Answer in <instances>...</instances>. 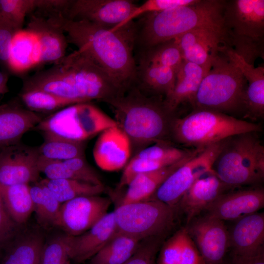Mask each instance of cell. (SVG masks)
<instances>
[{"label": "cell", "instance_id": "cell-1", "mask_svg": "<svg viewBox=\"0 0 264 264\" xmlns=\"http://www.w3.org/2000/svg\"><path fill=\"white\" fill-rule=\"evenodd\" d=\"M53 17L65 32L68 43L75 45L124 91L132 87L137 75L133 22L113 31L86 21L69 20L63 14Z\"/></svg>", "mask_w": 264, "mask_h": 264}, {"label": "cell", "instance_id": "cell-2", "mask_svg": "<svg viewBox=\"0 0 264 264\" xmlns=\"http://www.w3.org/2000/svg\"><path fill=\"white\" fill-rule=\"evenodd\" d=\"M41 89L73 104L100 100L104 102L124 91L102 69L78 50L59 63L23 79L22 89Z\"/></svg>", "mask_w": 264, "mask_h": 264}, {"label": "cell", "instance_id": "cell-3", "mask_svg": "<svg viewBox=\"0 0 264 264\" xmlns=\"http://www.w3.org/2000/svg\"><path fill=\"white\" fill-rule=\"evenodd\" d=\"M225 1L198 0L192 4L145 15L140 27L135 25V43L147 49L196 29L224 30Z\"/></svg>", "mask_w": 264, "mask_h": 264}, {"label": "cell", "instance_id": "cell-4", "mask_svg": "<svg viewBox=\"0 0 264 264\" xmlns=\"http://www.w3.org/2000/svg\"><path fill=\"white\" fill-rule=\"evenodd\" d=\"M112 108L114 120L129 137L138 145L168 143L172 118L163 100L148 97L131 87L123 94L105 102Z\"/></svg>", "mask_w": 264, "mask_h": 264}, {"label": "cell", "instance_id": "cell-5", "mask_svg": "<svg viewBox=\"0 0 264 264\" xmlns=\"http://www.w3.org/2000/svg\"><path fill=\"white\" fill-rule=\"evenodd\" d=\"M247 87V81L240 68L221 50L203 77L192 105L195 109L236 118L242 115L243 119Z\"/></svg>", "mask_w": 264, "mask_h": 264}, {"label": "cell", "instance_id": "cell-6", "mask_svg": "<svg viewBox=\"0 0 264 264\" xmlns=\"http://www.w3.org/2000/svg\"><path fill=\"white\" fill-rule=\"evenodd\" d=\"M256 132L231 136L222 142L212 170L229 189L258 186L264 178V147Z\"/></svg>", "mask_w": 264, "mask_h": 264}, {"label": "cell", "instance_id": "cell-7", "mask_svg": "<svg viewBox=\"0 0 264 264\" xmlns=\"http://www.w3.org/2000/svg\"><path fill=\"white\" fill-rule=\"evenodd\" d=\"M262 130L258 123L216 111L195 109L185 117L172 119L170 136L184 146L199 149L234 135Z\"/></svg>", "mask_w": 264, "mask_h": 264}, {"label": "cell", "instance_id": "cell-8", "mask_svg": "<svg viewBox=\"0 0 264 264\" xmlns=\"http://www.w3.org/2000/svg\"><path fill=\"white\" fill-rule=\"evenodd\" d=\"M114 120L90 102L66 107L43 118L34 129L44 137L84 142L109 128Z\"/></svg>", "mask_w": 264, "mask_h": 264}, {"label": "cell", "instance_id": "cell-9", "mask_svg": "<svg viewBox=\"0 0 264 264\" xmlns=\"http://www.w3.org/2000/svg\"><path fill=\"white\" fill-rule=\"evenodd\" d=\"M223 28L229 45L246 60L263 54L264 0L226 1L223 12Z\"/></svg>", "mask_w": 264, "mask_h": 264}, {"label": "cell", "instance_id": "cell-10", "mask_svg": "<svg viewBox=\"0 0 264 264\" xmlns=\"http://www.w3.org/2000/svg\"><path fill=\"white\" fill-rule=\"evenodd\" d=\"M177 212L176 208L155 199L120 204L113 211L117 232L141 240L166 236Z\"/></svg>", "mask_w": 264, "mask_h": 264}, {"label": "cell", "instance_id": "cell-11", "mask_svg": "<svg viewBox=\"0 0 264 264\" xmlns=\"http://www.w3.org/2000/svg\"><path fill=\"white\" fill-rule=\"evenodd\" d=\"M222 142L196 149L192 156L163 181L150 199L157 200L176 208L194 182L212 170L220 151Z\"/></svg>", "mask_w": 264, "mask_h": 264}, {"label": "cell", "instance_id": "cell-12", "mask_svg": "<svg viewBox=\"0 0 264 264\" xmlns=\"http://www.w3.org/2000/svg\"><path fill=\"white\" fill-rule=\"evenodd\" d=\"M185 227L205 264H225L229 239L224 221L204 215Z\"/></svg>", "mask_w": 264, "mask_h": 264}, {"label": "cell", "instance_id": "cell-13", "mask_svg": "<svg viewBox=\"0 0 264 264\" xmlns=\"http://www.w3.org/2000/svg\"><path fill=\"white\" fill-rule=\"evenodd\" d=\"M110 198L100 195L79 197L61 204L57 226L66 234L80 235L97 222L108 213Z\"/></svg>", "mask_w": 264, "mask_h": 264}, {"label": "cell", "instance_id": "cell-14", "mask_svg": "<svg viewBox=\"0 0 264 264\" xmlns=\"http://www.w3.org/2000/svg\"><path fill=\"white\" fill-rule=\"evenodd\" d=\"M137 6L130 0H71L66 17L111 29L122 23Z\"/></svg>", "mask_w": 264, "mask_h": 264}, {"label": "cell", "instance_id": "cell-15", "mask_svg": "<svg viewBox=\"0 0 264 264\" xmlns=\"http://www.w3.org/2000/svg\"><path fill=\"white\" fill-rule=\"evenodd\" d=\"M37 147L21 143L0 149V185L37 182L40 175Z\"/></svg>", "mask_w": 264, "mask_h": 264}, {"label": "cell", "instance_id": "cell-16", "mask_svg": "<svg viewBox=\"0 0 264 264\" xmlns=\"http://www.w3.org/2000/svg\"><path fill=\"white\" fill-rule=\"evenodd\" d=\"M175 40L181 49L184 61L196 64L207 71L222 47L229 46L225 31L220 29H196Z\"/></svg>", "mask_w": 264, "mask_h": 264}, {"label": "cell", "instance_id": "cell-17", "mask_svg": "<svg viewBox=\"0 0 264 264\" xmlns=\"http://www.w3.org/2000/svg\"><path fill=\"white\" fill-rule=\"evenodd\" d=\"M29 16L25 30L36 38L39 51L38 65L59 63L66 56L68 44L65 32L51 16L35 12Z\"/></svg>", "mask_w": 264, "mask_h": 264}, {"label": "cell", "instance_id": "cell-18", "mask_svg": "<svg viewBox=\"0 0 264 264\" xmlns=\"http://www.w3.org/2000/svg\"><path fill=\"white\" fill-rule=\"evenodd\" d=\"M264 206V190L258 186L225 192L204 211L222 221H235L258 212Z\"/></svg>", "mask_w": 264, "mask_h": 264}, {"label": "cell", "instance_id": "cell-19", "mask_svg": "<svg viewBox=\"0 0 264 264\" xmlns=\"http://www.w3.org/2000/svg\"><path fill=\"white\" fill-rule=\"evenodd\" d=\"M228 189L211 170L198 177L185 193L176 207L177 211L184 215L187 225Z\"/></svg>", "mask_w": 264, "mask_h": 264}, {"label": "cell", "instance_id": "cell-20", "mask_svg": "<svg viewBox=\"0 0 264 264\" xmlns=\"http://www.w3.org/2000/svg\"><path fill=\"white\" fill-rule=\"evenodd\" d=\"M228 231L230 258H248L264 251L263 213L257 212L235 220Z\"/></svg>", "mask_w": 264, "mask_h": 264}, {"label": "cell", "instance_id": "cell-21", "mask_svg": "<svg viewBox=\"0 0 264 264\" xmlns=\"http://www.w3.org/2000/svg\"><path fill=\"white\" fill-rule=\"evenodd\" d=\"M92 153L96 164L101 169L117 171L124 168L129 162L131 143L126 133L115 126L99 134Z\"/></svg>", "mask_w": 264, "mask_h": 264}, {"label": "cell", "instance_id": "cell-22", "mask_svg": "<svg viewBox=\"0 0 264 264\" xmlns=\"http://www.w3.org/2000/svg\"><path fill=\"white\" fill-rule=\"evenodd\" d=\"M117 232L113 212H108L90 229L69 236V258L77 263L90 259Z\"/></svg>", "mask_w": 264, "mask_h": 264}, {"label": "cell", "instance_id": "cell-23", "mask_svg": "<svg viewBox=\"0 0 264 264\" xmlns=\"http://www.w3.org/2000/svg\"><path fill=\"white\" fill-rule=\"evenodd\" d=\"M43 118L15 101L0 105V149L19 143Z\"/></svg>", "mask_w": 264, "mask_h": 264}, {"label": "cell", "instance_id": "cell-24", "mask_svg": "<svg viewBox=\"0 0 264 264\" xmlns=\"http://www.w3.org/2000/svg\"><path fill=\"white\" fill-rule=\"evenodd\" d=\"M221 51L240 68L247 81L246 109L243 119L256 120L263 118L264 67H255L228 45L223 46Z\"/></svg>", "mask_w": 264, "mask_h": 264}, {"label": "cell", "instance_id": "cell-25", "mask_svg": "<svg viewBox=\"0 0 264 264\" xmlns=\"http://www.w3.org/2000/svg\"><path fill=\"white\" fill-rule=\"evenodd\" d=\"M207 72L196 64L183 61L176 72L173 90L163 100L164 107L170 113L184 102H188L192 105L200 83Z\"/></svg>", "mask_w": 264, "mask_h": 264}, {"label": "cell", "instance_id": "cell-26", "mask_svg": "<svg viewBox=\"0 0 264 264\" xmlns=\"http://www.w3.org/2000/svg\"><path fill=\"white\" fill-rule=\"evenodd\" d=\"M38 169L48 179H73L95 185H104L100 175L87 162L85 157L63 161L39 160Z\"/></svg>", "mask_w": 264, "mask_h": 264}, {"label": "cell", "instance_id": "cell-27", "mask_svg": "<svg viewBox=\"0 0 264 264\" xmlns=\"http://www.w3.org/2000/svg\"><path fill=\"white\" fill-rule=\"evenodd\" d=\"M156 264H205L186 227L163 243Z\"/></svg>", "mask_w": 264, "mask_h": 264}, {"label": "cell", "instance_id": "cell-28", "mask_svg": "<svg viewBox=\"0 0 264 264\" xmlns=\"http://www.w3.org/2000/svg\"><path fill=\"white\" fill-rule=\"evenodd\" d=\"M195 151L190 155L172 165L135 176L128 184V189L120 204L150 199L163 181L177 168L183 164Z\"/></svg>", "mask_w": 264, "mask_h": 264}, {"label": "cell", "instance_id": "cell-29", "mask_svg": "<svg viewBox=\"0 0 264 264\" xmlns=\"http://www.w3.org/2000/svg\"><path fill=\"white\" fill-rule=\"evenodd\" d=\"M142 240L117 232L90 261V264H124L136 252Z\"/></svg>", "mask_w": 264, "mask_h": 264}, {"label": "cell", "instance_id": "cell-30", "mask_svg": "<svg viewBox=\"0 0 264 264\" xmlns=\"http://www.w3.org/2000/svg\"><path fill=\"white\" fill-rule=\"evenodd\" d=\"M0 197L17 224L24 223L34 211L29 184L0 185Z\"/></svg>", "mask_w": 264, "mask_h": 264}, {"label": "cell", "instance_id": "cell-31", "mask_svg": "<svg viewBox=\"0 0 264 264\" xmlns=\"http://www.w3.org/2000/svg\"><path fill=\"white\" fill-rule=\"evenodd\" d=\"M13 38L9 51V71L19 72L38 65L39 51L34 36L25 30Z\"/></svg>", "mask_w": 264, "mask_h": 264}, {"label": "cell", "instance_id": "cell-32", "mask_svg": "<svg viewBox=\"0 0 264 264\" xmlns=\"http://www.w3.org/2000/svg\"><path fill=\"white\" fill-rule=\"evenodd\" d=\"M176 74L175 70L168 67L140 63L137 67L136 79L138 78L143 86L154 93L166 97L174 88Z\"/></svg>", "mask_w": 264, "mask_h": 264}, {"label": "cell", "instance_id": "cell-33", "mask_svg": "<svg viewBox=\"0 0 264 264\" xmlns=\"http://www.w3.org/2000/svg\"><path fill=\"white\" fill-rule=\"evenodd\" d=\"M29 185L34 211L41 223L57 226L61 204L49 189L41 181Z\"/></svg>", "mask_w": 264, "mask_h": 264}, {"label": "cell", "instance_id": "cell-34", "mask_svg": "<svg viewBox=\"0 0 264 264\" xmlns=\"http://www.w3.org/2000/svg\"><path fill=\"white\" fill-rule=\"evenodd\" d=\"M44 244L43 237L39 233L24 235L8 249L1 264H39Z\"/></svg>", "mask_w": 264, "mask_h": 264}, {"label": "cell", "instance_id": "cell-35", "mask_svg": "<svg viewBox=\"0 0 264 264\" xmlns=\"http://www.w3.org/2000/svg\"><path fill=\"white\" fill-rule=\"evenodd\" d=\"M40 181L49 189L61 203L79 197L101 195L105 191L104 185L73 179L46 178Z\"/></svg>", "mask_w": 264, "mask_h": 264}, {"label": "cell", "instance_id": "cell-36", "mask_svg": "<svg viewBox=\"0 0 264 264\" xmlns=\"http://www.w3.org/2000/svg\"><path fill=\"white\" fill-rule=\"evenodd\" d=\"M44 138L43 143L37 147L39 160L63 161L85 157L84 142L50 137Z\"/></svg>", "mask_w": 264, "mask_h": 264}, {"label": "cell", "instance_id": "cell-37", "mask_svg": "<svg viewBox=\"0 0 264 264\" xmlns=\"http://www.w3.org/2000/svg\"><path fill=\"white\" fill-rule=\"evenodd\" d=\"M19 96L27 109L37 113L51 114L73 105L66 99L38 89H21Z\"/></svg>", "mask_w": 264, "mask_h": 264}, {"label": "cell", "instance_id": "cell-38", "mask_svg": "<svg viewBox=\"0 0 264 264\" xmlns=\"http://www.w3.org/2000/svg\"><path fill=\"white\" fill-rule=\"evenodd\" d=\"M183 61L181 49L174 39L147 49L140 63L168 67L177 72Z\"/></svg>", "mask_w": 264, "mask_h": 264}, {"label": "cell", "instance_id": "cell-39", "mask_svg": "<svg viewBox=\"0 0 264 264\" xmlns=\"http://www.w3.org/2000/svg\"><path fill=\"white\" fill-rule=\"evenodd\" d=\"M36 9V0H0V14L18 30Z\"/></svg>", "mask_w": 264, "mask_h": 264}, {"label": "cell", "instance_id": "cell-40", "mask_svg": "<svg viewBox=\"0 0 264 264\" xmlns=\"http://www.w3.org/2000/svg\"><path fill=\"white\" fill-rule=\"evenodd\" d=\"M69 236H56L44 243L39 264H67L69 258Z\"/></svg>", "mask_w": 264, "mask_h": 264}, {"label": "cell", "instance_id": "cell-41", "mask_svg": "<svg viewBox=\"0 0 264 264\" xmlns=\"http://www.w3.org/2000/svg\"><path fill=\"white\" fill-rule=\"evenodd\" d=\"M198 0H147L137 5L128 17L121 24L111 29L115 30L133 22L135 18L148 14L158 13L171 8L194 4Z\"/></svg>", "mask_w": 264, "mask_h": 264}, {"label": "cell", "instance_id": "cell-42", "mask_svg": "<svg viewBox=\"0 0 264 264\" xmlns=\"http://www.w3.org/2000/svg\"><path fill=\"white\" fill-rule=\"evenodd\" d=\"M166 236L142 240L134 254L124 264H156L157 256Z\"/></svg>", "mask_w": 264, "mask_h": 264}, {"label": "cell", "instance_id": "cell-43", "mask_svg": "<svg viewBox=\"0 0 264 264\" xmlns=\"http://www.w3.org/2000/svg\"><path fill=\"white\" fill-rule=\"evenodd\" d=\"M19 31L0 14V66L8 70L10 46L13 38Z\"/></svg>", "mask_w": 264, "mask_h": 264}, {"label": "cell", "instance_id": "cell-44", "mask_svg": "<svg viewBox=\"0 0 264 264\" xmlns=\"http://www.w3.org/2000/svg\"><path fill=\"white\" fill-rule=\"evenodd\" d=\"M17 225L8 213L0 197V245L13 237Z\"/></svg>", "mask_w": 264, "mask_h": 264}, {"label": "cell", "instance_id": "cell-45", "mask_svg": "<svg viewBox=\"0 0 264 264\" xmlns=\"http://www.w3.org/2000/svg\"><path fill=\"white\" fill-rule=\"evenodd\" d=\"M227 264H264V251L248 258H230Z\"/></svg>", "mask_w": 264, "mask_h": 264}, {"label": "cell", "instance_id": "cell-46", "mask_svg": "<svg viewBox=\"0 0 264 264\" xmlns=\"http://www.w3.org/2000/svg\"><path fill=\"white\" fill-rule=\"evenodd\" d=\"M8 73L5 70H0V96L8 91Z\"/></svg>", "mask_w": 264, "mask_h": 264}, {"label": "cell", "instance_id": "cell-47", "mask_svg": "<svg viewBox=\"0 0 264 264\" xmlns=\"http://www.w3.org/2000/svg\"><path fill=\"white\" fill-rule=\"evenodd\" d=\"M67 264H69V263H67Z\"/></svg>", "mask_w": 264, "mask_h": 264}]
</instances>
